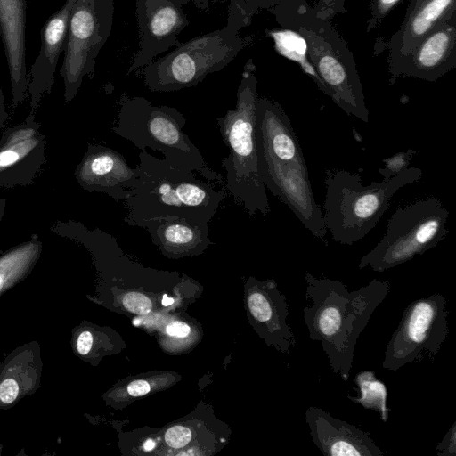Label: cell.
<instances>
[{"label":"cell","instance_id":"6da1fadb","mask_svg":"<svg viewBox=\"0 0 456 456\" xmlns=\"http://www.w3.org/2000/svg\"><path fill=\"white\" fill-rule=\"evenodd\" d=\"M306 305L303 309L309 338L319 341L333 373L347 381L361 333L390 292L387 281L372 279L357 290L338 280L305 273Z\"/></svg>","mask_w":456,"mask_h":456},{"label":"cell","instance_id":"7a4b0ae2","mask_svg":"<svg viewBox=\"0 0 456 456\" xmlns=\"http://www.w3.org/2000/svg\"><path fill=\"white\" fill-rule=\"evenodd\" d=\"M256 138L261 179L316 239L327 244L322 210L316 202L299 141L276 101L257 98Z\"/></svg>","mask_w":456,"mask_h":456},{"label":"cell","instance_id":"3957f363","mask_svg":"<svg viewBox=\"0 0 456 456\" xmlns=\"http://www.w3.org/2000/svg\"><path fill=\"white\" fill-rule=\"evenodd\" d=\"M136 183L128 190L124 221L131 226L165 216L208 223L224 199V191L146 151L139 153Z\"/></svg>","mask_w":456,"mask_h":456},{"label":"cell","instance_id":"277c9868","mask_svg":"<svg viewBox=\"0 0 456 456\" xmlns=\"http://www.w3.org/2000/svg\"><path fill=\"white\" fill-rule=\"evenodd\" d=\"M422 177L419 167H404L389 179L362 183L359 173L326 169L324 225L336 242L352 246L363 239L387 212L395 193Z\"/></svg>","mask_w":456,"mask_h":456},{"label":"cell","instance_id":"5b68a950","mask_svg":"<svg viewBox=\"0 0 456 456\" xmlns=\"http://www.w3.org/2000/svg\"><path fill=\"white\" fill-rule=\"evenodd\" d=\"M249 60L244 66L237 89L236 105L216 118L223 142L229 155L222 160L226 172V188L249 215L270 212L265 184L258 170L256 138V104L257 80Z\"/></svg>","mask_w":456,"mask_h":456},{"label":"cell","instance_id":"8992f818","mask_svg":"<svg viewBox=\"0 0 456 456\" xmlns=\"http://www.w3.org/2000/svg\"><path fill=\"white\" fill-rule=\"evenodd\" d=\"M248 23L235 4H230L225 27L178 45L175 50L145 66V86L151 92H174L196 86L206 77L224 69L246 46L240 30Z\"/></svg>","mask_w":456,"mask_h":456},{"label":"cell","instance_id":"52a82bcc","mask_svg":"<svg viewBox=\"0 0 456 456\" xmlns=\"http://www.w3.org/2000/svg\"><path fill=\"white\" fill-rule=\"evenodd\" d=\"M185 125L184 116L174 107L156 106L142 96L123 94L111 130L142 151L150 148L162 153L175 167L196 171L208 181L222 182L223 177L208 167L198 147L183 133Z\"/></svg>","mask_w":456,"mask_h":456},{"label":"cell","instance_id":"ba28073f","mask_svg":"<svg viewBox=\"0 0 456 456\" xmlns=\"http://www.w3.org/2000/svg\"><path fill=\"white\" fill-rule=\"evenodd\" d=\"M449 210L436 197L419 199L398 207L387 222L379 242L358 265L384 272L434 248L447 235Z\"/></svg>","mask_w":456,"mask_h":456},{"label":"cell","instance_id":"9c48e42d","mask_svg":"<svg viewBox=\"0 0 456 456\" xmlns=\"http://www.w3.org/2000/svg\"><path fill=\"white\" fill-rule=\"evenodd\" d=\"M449 315L440 293L409 304L386 346L382 367L397 371L411 362H433L449 335Z\"/></svg>","mask_w":456,"mask_h":456},{"label":"cell","instance_id":"30bf717a","mask_svg":"<svg viewBox=\"0 0 456 456\" xmlns=\"http://www.w3.org/2000/svg\"><path fill=\"white\" fill-rule=\"evenodd\" d=\"M113 12V0H76L59 71L65 103L76 97L85 77H93L96 58L111 32Z\"/></svg>","mask_w":456,"mask_h":456},{"label":"cell","instance_id":"8fae6325","mask_svg":"<svg viewBox=\"0 0 456 456\" xmlns=\"http://www.w3.org/2000/svg\"><path fill=\"white\" fill-rule=\"evenodd\" d=\"M36 115L12 126L0 137V189L32 184L45 163V135Z\"/></svg>","mask_w":456,"mask_h":456},{"label":"cell","instance_id":"7c38bea8","mask_svg":"<svg viewBox=\"0 0 456 456\" xmlns=\"http://www.w3.org/2000/svg\"><path fill=\"white\" fill-rule=\"evenodd\" d=\"M183 5L179 0H137L138 50L126 75L144 68L159 54L179 45L177 38L189 24Z\"/></svg>","mask_w":456,"mask_h":456},{"label":"cell","instance_id":"4fadbf2b","mask_svg":"<svg viewBox=\"0 0 456 456\" xmlns=\"http://www.w3.org/2000/svg\"><path fill=\"white\" fill-rule=\"evenodd\" d=\"M74 175L83 190L105 193L116 201H124L136 183L135 168L120 153L100 144L88 143Z\"/></svg>","mask_w":456,"mask_h":456},{"label":"cell","instance_id":"5bb4252c","mask_svg":"<svg viewBox=\"0 0 456 456\" xmlns=\"http://www.w3.org/2000/svg\"><path fill=\"white\" fill-rule=\"evenodd\" d=\"M76 0L65 4L45 22L41 30V45L37 57L28 73L29 113L36 115L41 100L52 91L58 60L64 50L69 22Z\"/></svg>","mask_w":456,"mask_h":456},{"label":"cell","instance_id":"9a60e30c","mask_svg":"<svg viewBox=\"0 0 456 456\" xmlns=\"http://www.w3.org/2000/svg\"><path fill=\"white\" fill-rule=\"evenodd\" d=\"M313 443L326 456H383L370 434L315 406L305 411Z\"/></svg>","mask_w":456,"mask_h":456},{"label":"cell","instance_id":"2e32d148","mask_svg":"<svg viewBox=\"0 0 456 456\" xmlns=\"http://www.w3.org/2000/svg\"><path fill=\"white\" fill-rule=\"evenodd\" d=\"M25 0H0V36L12 87L10 118L28 96V78L26 65Z\"/></svg>","mask_w":456,"mask_h":456},{"label":"cell","instance_id":"e0dca14e","mask_svg":"<svg viewBox=\"0 0 456 456\" xmlns=\"http://www.w3.org/2000/svg\"><path fill=\"white\" fill-rule=\"evenodd\" d=\"M248 307L267 340L281 352L289 354L296 346V338L287 322L289 305L276 283L268 281L258 284L248 297Z\"/></svg>","mask_w":456,"mask_h":456},{"label":"cell","instance_id":"ac0fdd59","mask_svg":"<svg viewBox=\"0 0 456 456\" xmlns=\"http://www.w3.org/2000/svg\"><path fill=\"white\" fill-rule=\"evenodd\" d=\"M152 242L173 257L199 254L211 244L208 223L197 224L183 217L165 216L141 222Z\"/></svg>","mask_w":456,"mask_h":456},{"label":"cell","instance_id":"d6986e66","mask_svg":"<svg viewBox=\"0 0 456 456\" xmlns=\"http://www.w3.org/2000/svg\"><path fill=\"white\" fill-rule=\"evenodd\" d=\"M445 21L434 28L409 53L413 55L412 61H407L395 74L435 81L449 70L451 63L447 60L454 48L455 32L454 26Z\"/></svg>","mask_w":456,"mask_h":456},{"label":"cell","instance_id":"ffe728a7","mask_svg":"<svg viewBox=\"0 0 456 456\" xmlns=\"http://www.w3.org/2000/svg\"><path fill=\"white\" fill-rule=\"evenodd\" d=\"M455 0H422L409 17L401 46L407 55L453 11Z\"/></svg>","mask_w":456,"mask_h":456},{"label":"cell","instance_id":"44dd1931","mask_svg":"<svg viewBox=\"0 0 456 456\" xmlns=\"http://www.w3.org/2000/svg\"><path fill=\"white\" fill-rule=\"evenodd\" d=\"M354 381L359 387V395H348V399L365 409L374 410L379 413L383 422L388 419L387 404V392L385 384L376 378L371 370L359 372Z\"/></svg>","mask_w":456,"mask_h":456},{"label":"cell","instance_id":"7402d4cb","mask_svg":"<svg viewBox=\"0 0 456 456\" xmlns=\"http://www.w3.org/2000/svg\"><path fill=\"white\" fill-rule=\"evenodd\" d=\"M277 50L283 55L300 61L304 66L302 60L305 59L306 52V44L305 40L293 32L289 31H272Z\"/></svg>","mask_w":456,"mask_h":456},{"label":"cell","instance_id":"603a6c76","mask_svg":"<svg viewBox=\"0 0 456 456\" xmlns=\"http://www.w3.org/2000/svg\"><path fill=\"white\" fill-rule=\"evenodd\" d=\"M417 151L408 149L406 151L395 153L390 158L383 159L384 166L378 172L384 179H389L404 167H407Z\"/></svg>","mask_w":456,"mask_h":456},{"label":"cell","instance_id":"cb8c5ba5","mask_svg":"<svg viewBox=\"0 0 456 456\" xmlns=\"http://www.w3.org/2000/svg\"><path fill=\"white\" fill-rule=\"evenodd\" d=\"M122 303L126 309L137 314H148L152 307L151 301L147 297L138 292H129L126 294Z\"/></svg>","mask_w":456,"mask_h":456},{"label":"cell","instance_id":"d4e9b609","mask_svg":"<svg viewBox=\"0 0 456 456\" xmlns=\"http://www.w3.org/2000/svg\"><path fill=\"white\" fill-rule=\"evenodd\" d=\"M191 439V430L183 426H175L167 429L165 434L166 443L172 448H182Z\"/></svg>","mask_w":456,"mask_h":456},{"label":"cell","instance_id":"484cf974","mask_svg":"<svg viewBox=\"0 0 456 456\" xmlns=\"http://www.w3.org/2000/svg\"><path fill=\"white\" fill-rule=\"evenodd\" d=\"M438 456L456 455V421L452 423L442 441L436 447Z\"/></svg>","mask_w":456,"mask_h":456},{"label":"cell","instance_id":"4316f807","mask_svg":"<svg viewBox=\"0 0 456 456\" xmlns=\"http://www.w3.org/2000/svg\"><path fill=\"white\" fill-rule=\"evenodd\" d=\"M19 386L12 379H6L0 384V400L4 403H12L17 398Z\"/></svg>","mask_w":456,"mask_h":456},{"label":"cell","instance_id":"83f0119b","mask_svg":"<svg viewBox=\"0 0 456 456\" xmlns=\"http://www.w3.org/2000/svg\"><path fill=\"white\" fill-rule=\"evenodd\" d=\"M151 390L149 383L145 380H134L127 387V392L132 396H142L148 394Z\"/></svg>","mask_w":456,"mask_h":456},{"label":"cell","instance_id":"f1b7e54d","mask_svg":"<svg viewBox=\"0 0 456 456\" xmlns=\"http://www.w3.org/2000/svg\"><path fill=\"white\" fill-rule=\"evenodd\" d=\"M190 327L182 322H173L167 326V332L170 336L178 338L186 337L190 333Z\"/></svg>","mask_w":456,"mask_h":456},{"label":"cell","instance_id":"f546056e","mask_svg":"<svg viewBox=\"0 0 456 456\" xmlns=\"http://www.w3.org/2000/svg\"><path fill=\"white\" fill-rule=\"evenodd\" d=\"M92 344L93 336L91 332L87 330L83 331L77 338V346L78 353L82 355H86L90 351Z\"/></svg>","mask_w":456,"mask_h":456},{"label":"cell","instance_id":"4dcf8cb0","mask_svg":"<svg viewBox=\"0 0 456 456\" xmlns=\"http://www.w3.org/2000/svg\"><path fill=\"white\" fill-rule=\"evenodd\" d=\"M273 0H249L245 10L244 15L250 21L251 16L257 8H266L272 4Z\"/></svg>","mask_w":456,"mask_h":456},{"label":"cell","instance_id":"1f68e13d","mask_svg":"<svg viewBox=\"0 0 456 456\" xmlns=\"http://www.w3.org/2000/svg\"><path fill=\"white\" fill-rule=\"evenodd\" d=\"M400 0H374V7L378 14H386Z\"/></svg>","mask_w":456,"mask_h":456},{"label":"cell","instance_id":"d6a6232c","mask_svg":"<svg viewBox=\"0 0 456 456\" xmlns=\"http://www.w3.org/2000/svg\"><path fill=\"white\" fill-rule=\"evenodd\" d=\"M10 118V113L7 110L4 94L0 87V130L4 129Z\"/></svg>","mask_w":456,"mask_h":456},{"label":"cell","instance_id":"836d02e7","mask_svg":"<svg viewBox=\"0 0 456 456\" xmlns=\"http://www.w3.org/2000/svg\"><path fill=\"white\" fill-rule=\"evenodd\" d=\"M183 4H187L189 3H192L196 5V7L205 11L208 10L209 5L207 0H179Z\"/></svg>","mask_w":456,"mask_h":456},{"label":"cell","instance_id":"e575fe53","mask_svg":"<svg viewBox=\"0 0 456 456\" xmlns=\"http://www.w3.org/2000/svg\"><path fill=\"white\" fill-rule=\"evenodd\" d=\"M6 204L7 200L5 199L0 198V224L5 212Z\"/></svg>","mask_w":456,"mask_h":456},{"label":"cell","instance_id":"d590c367","mask_svg":"<svg viewBox=\"0 0 456 456\" xmlns=\"http://www.w3.org/2000/svg\"><path fill=\"white\" fill-rule=\"evenodd\" d=\"M224 1H229L230 4L237 5L239 7V9L240 10V12H241L242 0H224Z\"/></svg>","mask_w":456,"mask_h":456},{"label":"cell","instance_id":"8d00e7d4","mask_svg":"<svg viewBox=\"0 0 456 456\" xmlns=\"http://www.w3.org/2000/svg\"><path fill=\"white\" fill-rule=\"evenodd\" d=\"M154 447V443L151 441V440H148L145 444H144V448L146 450H151Z\"/></svg>","mask_w":456,"mask_h":456},{"label":"cell","instance_id":"74e56055","mask_svg":"<svg viewBox=\"0 0 456 456\" xmlns=\"http://www.w3.org/2000/svg\"><path fill=\"white\" fill-rule=\"evenodd\" d=\"M172 303H173V299L172 298H169V297L167 298V297L164 296V299L162 300V304L164 305H171Z\"/></svg>","mask_w":456,"mask_h":456},{"label":"cell","instance_id":"f35d334b","mask_svg":"<svg viewBox=\"0 0 456 456\" xmlns=\"http://www.w3.org/2000/svg\"><path fill=\"white\" fill-rule=\"evenodd\" d=\"M248 1H249V0H242L241 12H242L243 15H244V10H245V8H246V6H247V4H248ZM244 17H245V16H244Z\"/></svg>","mask_w":456,"mask_h":456}]
</instances>
